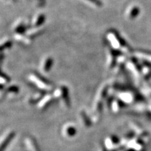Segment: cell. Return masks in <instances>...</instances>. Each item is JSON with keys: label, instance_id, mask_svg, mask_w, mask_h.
Wrapping results in <instances>:
<instances>
[{"label": "cell", "instance_id": "6da1fadb", "mask_svg": "<svg viewBox=\"0 0 151 151\" xmlns=\"http://www.w3.org/2000/svg\"><path fill=\"white\" fill-rule=\"evenodd\" d=\"M15 136V133L14 132H10L7 134L6 136L2 139V141L0 142V151H4L5 148L11 142V141L14 139Z\"/></svg>", "mask_w": 151, "mask_h": 151}, {"label": "cell", "instance_id": "7a4b0ae2", "mask_svg": "<svg viewBox=\"0 0 151 151\" xmlns=\"http://www.w3.org/2000/svg\"><path fill=\"white\" fill-rule=\"evenodd\" d=\"M30 79H31L33 83H35L36 85H37L39 88H41V89H50V85L44 82L43 81H41V79H39V78H38V76H37L31 75L30 76Z\"/></svg>", "mask_w": 151, "mask_h": 151}, {"label": "cell", "instance_id": "3957f363", "mask_svg": "<svg viewBox=\"0 0 151 151\" xmlns=\"http://www.w3.org/2000/svg\"><path fill=\"white\" fill-rule=\"evenodd\" d=\"M26 144H27V148H29L30 151H39L37 145L36 144L35 141H33L32 139L28 138V139H26Z\"/></svg>", "mask_w": 151, "mask_h": 151}, {"label": "cell", "instance_id": "277c9868", "mask_svg": "<svg viewBox=\"0 0 151 151\" xmlns=\"http://www.w3.org/2000/svg\"><path fill=\"white\" fill-rule=\"evenodd\" d=\"M65 134L67 137H73L76 133V129L72 125H68L65 128Z\"/></svg>", "mask_w": 151, "mask_h": 151}, {"label": "cell", "instance_id": "5b68a950", "mask_svg": "<svg viewBox=\"0 0 151 151\" xmlns=\"http://www.w3.org/2000/svg\"><path fill=\"white\" fill-rule=\"evenodd\" d=\"M52 60L51 58H47V59L45 60V61L43 62V64L42 65V70L43 71H48L50 70V69L51 68V65H52Z\"/></svg>", "mask_w": 151, "mask_h": 151}, {"label": "cell", "instance_id": "8992f818", "mask_svg": "<svg viewBox=\"0 0 151 151\" xmlns=\"http://www.w3.org/2000/svg\"><path fill=\"white\" fill-rule=\"evenodd\" d=\"M51 99L52 98L50 96H47L46 97H45L44 99H43L42 101H41V103L39 104V106H40V108H43V107H45L44 106H46L47 103L50 102Z\"/></svg>", "mask_w": 151, "mask_h": 151}, {"label": "cell", "instance_id": "52a82bcc", "mask_svg": "<svg viewBox=\"0 0 151 151\" xmlns=\"http://www.w3.org/2000/svg\"><path fill=\"white\" fill-rule=\"evenodd\" d=\"M88 1H91V3H92V4H94L95 5H98L99 6V5H100V2L99 1H97V0H88Z\"/></svg>", "mask_w": 151, "mask_h": 151}]
</instances>
